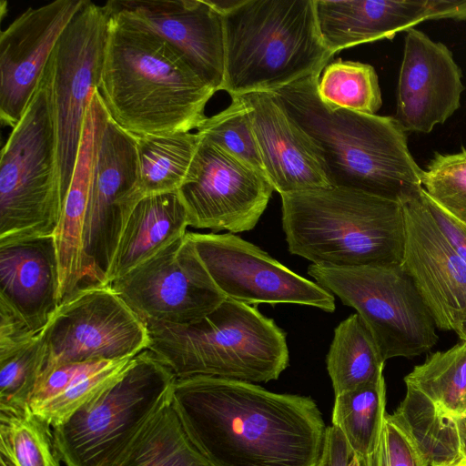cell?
Here are the masks:
<instances>
[{
	"mask_svg": "<svg viewBox=\"0 0 466 466\" xmlns=\"http://www.w3.org/2000/svg\"><path fill=\"white\" fill-rule=\"evenodd\" d=\"M172 406L210 466H318L326 433L309 396L212 376L177 379Z\"/></svg>",
	"mask_w": 466,
	"mask_h": 466,
	"instance_id": "1",
	"label": "cell"
},
{
	"mask_svg": "<svg viewBox=\"0 0 466 466\" xmlns=\"http://www.w3.org/2000/svg\"><path fill=\"white\" fill-rule=\"evenodd\" d=\"M321 73L270 93L307 137L329 184L401 202L422 189L421 169L396 117L325 103Z\"/></svg>",
	"mask_w": 466,
	"mask_h": 466,
	"instance_id": "2",
	"label": "cell"
},
{
	"mask_svg": "<svg viewBox=\"0 0 466 466\" xmlns=\"http://www.w3.org/2000/svg\"><path fill=\"white\" fill-rule=\"evenodd\" d=\"M109 13L97 89L109 117L137 137L197 129L216 91L163 38Z\"/></svg>",
	"mask_w": 466,
	"mask_h": 466,
	"instance_id": "3",
	"label": "cell"
},
{
	"mask_svg": "<svg viewBox=\"0 0 466 466\" xmlns=\"http://www.w3.org/2000/svg\"><path fill=\"white\" fill-rule=\"evenodd\" d=\"M280 197L291 254L330 268L402 263L405 221L400 201L332 186Z\"/></svg>",
	"mask_w": 466,
	"mask_h": 466,
	"instance_id": "4",
	"label": "cell"
},
{
	"mask_svg": "<svg viewBox=\"0 0 466 466\" xmlns=\"http://www.w3.org/2000/svg\"><path fill=\"white\" fill-rule=\"evenodd\" d=\"M223 14L230 96L272 92L322 73L333 56L319 35L314 0L214 1Z\"/></svg>",
	"mask_w": 466,
	"mask_h": 466,
	"instance_id": "5",
	"label": "cell"
},
{
	"mask_svg": "<svg viewBox=\"0 0 466 466\" xmlns=\"http://www.w3.org/2000/svg\"><path fill=\"white\" fill-rule=\"evenodd\" d=\"M144 321L147 350L177 379L201 375L268 382L289 366L286 332L255 306L226 299L194 323Z\"/></svg>",
	"mask_w": 466,
	"mask_h": 466,
	"instance_id": "6",
	"label": "cell"
},
{
	"mask_svg": "<svg viewBox=\"0 0 466 466\" xmlns=\"http://www.w3.org/2000/svg\"><path fill=\"white\" fill-rule=\"evenodd\" d=\"M61 210L56 137L44 71L1 151L0 244L54 237Z\"/></svg>",
	"mask_w": 466,
	"mask_h": 466,
	"instance_id": "7",
	"label": "cell"
},
{
	"mask_svg": "<svg viewBox=\"0 0 466 466\" xmlns=\"http://www.w3.org/2000/svg\"><path fill=\"white\" fill-rule=\"evenodd\" d=\"M176 375L150 350L134 357L120 378L52 429L66 466H112L139 430L172 402Z\"/></svg>",
	"mask_w": 466,
	"mask_h": 466,
	"instance_id": "8",
	"label": "cell"
},
{
	"mask_svg": "<svg viewBox=\"0 0 466 466\" xmlns=\"http://www.w3.org/2000/svg\"><path fill=\"white\" fill-rule=\"evenodd\" d=\"M308 273L357 310L384 361L420 356L437 343L435 320L401 264L356 268L311 264Z\"/></svg>",
	"mask_w": 466,
	"mask_h": 466,
	"instance_id": "9",
	"label": "cell"
},
{
	"mask_svg": "<svg viewBox=\"0 0 466 466\" xmlns=\"http://www.w3.org/2000/svg\"><path fill=\"white\" fill-rule=\"evenodd\" d=\"M109 20L106 5L84 0L45 68L56 129L62 204L75 170L86 114L101 79Z\"/></svg>",
	"mask_w": 466,
	"mask_h": 466,
	"instance_id": "10",
	"label": "cell"
},
{
	"mask_svg": "<svg viewBox=\"0 0 466 466\" xmlns=\"http://www.w3.org/2000/svg\"><path fill=\"white\" fill-rule=\"evenodd\" d=\"M40 334L45 369L131 359L148 346L145 321L110 285L102 284L80 288L63 299Z\"/></svg>",
	"mask_w": 466,
	"mask_h": 466,
	"instance_id": "11",
	"label": "cell"
},
{
	"mask_svg": "<svg viewBox=\"0 0 466 466\" xmlns=\"http://www.w3.org/2000/svg\"><path fill=\"white\" fill-rule=\"evenodd\" d=\"M142 198L137 137L119 127L105 107L96 137L84 238L86 286L107 285L122 230Z\"/></svg>",
	"mask_w": 466,
	"mask_h": 466,
	"instance_id": "12",
	"label": "cell"
},
{
	"mask_svg": "<svg viewBox=\"0 0 466 466\" xmlns=\"http://www.w3.org/2000/svg\"><path fill=\"white\" fill-rule=\"evenodd\" d=\"M110 286L143 320L175 325L200 320L227 299L187 231Z\"/></svg>",
	"mask_w": 466,
	"mask_h": 466,
	"instance_id": "13",
	"label": "cell"
},
{
	"mask_svg": "<svg viewBox=\"0 0 466 466\" xmlns=\"http://www.w3.org/2000/svg\"><path fill=\"white\" fill-rule=\"evenodd\" d=\"M187 235L227 299L250 306L300 304L334 311L333 294L235 234L187 231Z\"/></svg>",
	"mask_w": 466,
	"mask_h": 466,
	"instance_id": "14",
	"label": "cell"
},
{
	"mask_svg": "<svg viewBox=\"0 0 466 466\" xmlns=\"http://www.w3.org/2000/svg\"><path fill=\"white\" fill-rule=\"evenodd\" d=\"M200 138L189 172L177 190L188 226L232 234L253 229L274 190L271 184L246 163Z\"/></svg>",
	"mask_w": 466,
	"mask_h": 466,
	"instance_id": "15",
	"label": "cell"
},
{
	"mask_svg": "<svg viewBox=\"0 0 466 466\" xmlns=\"http://www.w3.org/2000/svg\"><path fill=\"white\" fill-rule=\"evenodd\" d=\"M400 203L405 221L401 265L412 279L437 328L454 331L466 313V263L436 224L422 189Z\"/></svg>",
	"mask_w": 466,
	"mask_h": 466,
	"instance_id": "16",
	"label": "cell"
},
{
	"mask_svg": "<svg viewBox=\"0 0 466 466\" xmlns=\"http://www.w3.org/2000/svg\"><path fill=\"white\" fill-rule=\"evenodd\" d=\"M107 8L163 38L216 92L224 79L223 14L210 0H111Z\"/></svg>",
	"mask_w": 466,
	"mask_h": 466,
	"instance_id": "17",
	"label": "cell"
},
{
	"mask_svg": "<svg viewBox=\"0 0 466 466\" xmlns=\"http://www.w3.org/2000/svg\"><path fill=\"white\" fill-rule=\"evenodd\" d=\"M84 0H56L28 8L0 35V117L22 118L64 29Z\"/></svg>",
	"mask_w": 466,
	"mask_h": 466,
	"instance_id": "18",
	"label": "cell"
},
{
	"mask_svg": "<svg viewBox=\"0 0 466 466\" xmlns=\"http://www.w3.org/2000/svg\"><path fill=\"white\" fill-rule=\"evenodd\" d=\"M465 87L451 51L410 28L404 37L397 86L396 119L407 132L427 134L461 106Z\"/></svg>",
	"mask_w": 466,
	"mask_h": 466,
	"instance_id": "19",
	"label": "cell"
},
{
	"mask_svg": "<svg viewBox=\"0 0 466 466\" xmlns=\"http://www.w3.org/2000/svg\"><path fill=\"white\" fill-rule=\"evenodd\" d=\"M59 265L53 236L0 244V310L34 336L60 304Z\"/></svg>",
	"mask_w": 466,
	"mask_h": 466,
	"instance_id": "20",
	"label": "cell"
},
{
	"mask_svg": "<svg viewBox=\"0 0 466 466\" xmlns=\"http://www.w3.org/2000/svg\"><path fill=\"white\" fill-rule=\"evenodd\" d=\"M240 96L273 189L282 195L329 187L307 137L271 94L256 92Z\"/></svg>",
	"mask_w": 466,
	"mask_h": 466,
	"instance_id": "21",
	"label": "cell"
},
{
	"mask_svg": "<svg viewBox=\"0 0 466 466\" xmlns=\"http://www.w3.org/2000/svg\"><path fill=\"white\" fill-rule=\"evenodd\" d=\"M314 5L320 37L332 56L438 19L436 0H314Z\"/></svg>",
	"mask_w": 466,
	"mask_h": 466,
	"instance_id": "22",
	"label": "cell"
},
{
	"mask_svg": "<svg viewBox=\"0 0 466 466\" xmlns=\"http://www.w3.org/2000/svg\"><path fill=\"white\" fill-rule=\"evenodd\" d=\"M105 110L96 90L86 114L78 155L54 234L59 265L60 302L86 286L84 238L90 196L96 137Z\"/></svg>",
	"mask_w": 466,
	"mask_h": 466,
	"instance_id": "23",
	"label": "cell"
},
{
	"mask_svg": "<svg viewBox=\"0 0 466 466\" xmlns=\"http://www.w3.org/2000/svg\"><path fill=\"white\" fill-rule=\"evenodd\" d=\"M187 227V213L177 191L142 198L122 230L107 285L183 237Z\"/></svg>",
	"mask_w": 466,
	"mask_h": 466,
	"instance_id": "24",
	"label": "cell"
},
{
	"mask_svg": "<svg viewBox=\"0 0 466 466\" xmlns=\"http://www.w3.org/2000/svg\"><path fill=\"white\" fill-rule=\"evenodd\" d=\"M112 466H210L187 437L172 402L139 430Z\"/></svg>",
	"mask_w": 466,
	"mask_h": 466,
	"instance_id": "25",
	"label": "cell"
},
{
	"mask_svg": "<svg viewBox=\"0 0 466 466\" xmlns=\"http://www.w3.org/2000/svg\"><path fill=\"white\" fill-rule=\"evenodd\" d=\"M383 372L372 380L335 396L331 421L348 442L352 454L366 461L375 452L386 417Z\"/></svg>",
	"mask_w": 466,
	"mask_h": 466,
	"instance_id": "26",
	"label": "cell"
},
{
	"mask_svg": "<svg viewBox=\"0 0 466 466\" xmlns=\"http://www.w3.org/2000/svg\"><path fill=\"white\" fill-rule=\"evenodd\" d=\"M200 140L198 133L191 132L137 137L138 187L142 197L177 191L189 172Z\"/></svg>",
	"mask_w": 466,
	"mask_h": 466,
	"instance_id": "27",
	"label": "cell"
},
{
	"mask_svg": "<svg viewBox=\"0 0 466 466\" xmlns=\"http://www.w3.org/2000/svg\"><path fill=\"white\" fill-rule=\"evenodd\" d=\"M407 387L425 396L442 417L466 422V342L429 355L404 377Z\"/></svg>",
	"mask_w": 466,
	"mask_h": 466,
	"instance_id": "28",
	"label": "cell"
},
{
	"mask_svg": "<svg viewBox=\"0 0 466 466\" xmlns=\"http://www.w3.org/2000/svg\"><path fill=\"white\" fill-rule=\"evenodd\" d=\"M326 365L335 396L383 372L385 361L358 313L350 315L334 329Z\"/></svg>",
	"mask_w": 466,
	"mask_h": 466,
	"instance_id": "29",
	"label": "cell"
},
{
	"mask_svg": "<svg viewBox=\"0 0 466 466\" xmlns=\"http://www.w3.org/2000/svg\"><path fill=\"white\" fill-rule=\"evenodd\" d=\"M393 413L407 426L430 466L454 458L466 449L461 424L440 415L413 388L406 386L405 397Z\"/></svg>",
	"mask_w": 466,
	"mask_h": 466,
	"instance_id": "30",
	"label": "cell"
},
{
	"mask_svg": "<svg viewBox=\"0 0 466 466\" xmlns=\"http://www.w3.org/2000/svg\"><path fill=\"white\" fill-rule=\"evenodd\" d=\"M317 89L325 103L350 111L376 115L382 105L378 75L365 63L339 59L327 65Z\"/></svg>",
	"mask_w": 466,
	"mask_h": 466,
	"instance_id": "31",
	"label": "cell"
},
{
	"mask_svg": "<svg viewBox=\"0 0 466 466\" xmlns=\"http://www.w3.org/2000/svg\"><path fill=\"white\" fill-rule=\"evenodd\" d=\"M2 466H61L53 445L52 429L31 410L0 413Z\"/></svg>",
	"mask_w": 466,
	"mask_h": 466,
	"instance_id": "32",
	"label": "cell"
},
{
	"mask_svg": "<svg viewBox=\"0 0 466 466\" xmlns=\"http://www.w3.org/2000/svg\"><path fill=\"white\" fill-rule=\"evenodd\" d=\"M46 361V350L41 334L0 353V413L19 414L31 410L30 401Z\"/></svg>",
	"mask_w": 466,
	"mask_h": 466,
	"instance_id": "33",
	"label": "cell"
},
{
	"mask_svg": "<svg viewBox=\"0 0 466 466\" xmlns=\"http://www.w3.org/2000/svg\"><path fill=\"white\" fill-rule=\"evenodd\" d=\"M132 359L96 362L65 391L31 411L51 429L66 423L76 411L114 384Z\"/></svg>",
	"mask_w": 466,
	"mask_h": 466,
	"instance_id": "34",
	"label": "cell"
},
{
	"mask_svg": "<svg viewBox=\"0 0 466 466\" xmlns=\"http://www.w3.org/2000/svg\"><path fill=\"white\" fill-rule=\"evenodd\" d=\"M230 97L228 106L206 117L197 133L266 177L246 104L240 96Z\"/></svg>",
	"mask_w": 466,
	"mask_h": 466,
	"instance_id": "35",
	"label": "cell"
},
{
	"mask_svg": "<svg viewBox=\"0 0 466 466\" xmlns=\"http://www.w3.org/2000/svg\"><path fill=\"white\" fill-rule=\"evenodd\" d=\"M422 189L435 204L466 225V150L436 153L423 169Z\"/></svg>",
	"mask_w": 466,
	"mask_h": 466,
	"instance_id": "36",
	"label": "cell"
},
{
	"mask_svg": "<svg viewBox=\"0 0 466 466\" xmlns=\"http://www.w3.org/2000/svg\"><path fill=\"white\" fill-rule=\"evenodd\" d=\"M384 429L389 466H430L414 437L398 416L386 414Z\"/></svg>",
	"mask_w": 466,
	"mask_h": 466,
	"instance_id": "37",
	"label": "cell"
},
{
	"mask_svg": "<svg viewBox=\"0 0 466 466\" xmlns=\"http://www.w3.org/2000/svg\"><path fill=\"white\" fill-rule=\"evenodd\" d=\"M423 198L441 231L457 254L466 263V225L435 204L426 196L424 191Z\"/></svg>",
	"mask_w": 466,
	"mask_h": 466,
	"instance_id": "38",
	"label": "cell"
},
{
	"mask_svg": "<svg viewBox=\"0 0 466 466\" xmlns=\"http://www.w3.org/2000/svg\"><path fill=\"white\" fill-rule=\"evenodd\" d=\"M352 455L341 431L332 425L327 427L318 466H348Z\"/></svg>",
	"mask_w": 466,
	"mask_h": 466,
	"instance_id": "39",
	"label": "cell"
},
{
	"mask_svg": "<svg viewBox=\"0 0 466 466\" xmlns=\"http://www.w3.org/2000/svg\"><path fill=\"white\" fill-rule=\"evenodd\" d=\"M361 464L362 466H389L385 429L375 452L366 461H361Z\"/></svg>",
	"mask_w": 466,
	"mask_h": 466,
	"instance_id": "40",
	"label": "cell"
},
{
	"mask_svg": "<svg viewBox=\"0 0 466 466\" xmlns=\"http://www.w3.org/2000/svg\"><path fill=\"white\" fill-rule=\"evenodd\" d=\"M431 466H466V449L454 458L434 462Z\"/></svg>",
	"mask_w": 466,
	"mask_h": 466,
	"instance_id": "41",
	"label": "cell"
},
{
	"mask_svg": "<svg viewBox=\"0 0 466 466\" xmlns=\"http://www.w3.org/2000/svg\"><path fill=\"white\" fill-rule=\"evenodd\" d=\"M461 340L466 342V313L462 316L454 330Z\"/></svg>",
	"mask_w": 466,
	"mask_h": 466,
	"instance_id": "42",
	"label": "cell"
},
{
	"mask_svg": "<svg viewBox=\"0 0 466 466\" xmlns=\"http://www.w3.org/2000/svg\"><path fill=\"white\" fill-rule=\"evenodd\" d=\"M348 466H362V464L359 457L353 454Z\"/></svg>",
	"mask_w": 466,
	"mask_h": 466,
	"instance_id": "43",
	"label": "cell"
},
{
	"mask_svg": "<svg viewBox=\"0 0 466 466\" xmlns=\"http://www.w3.org/2000/svg\"><path fill=\"white\" fill-rule=\"evenodd\" d=\"M461 433L464 438V441L466 442V422L461 424Z\"/></svg>",
	"mask_w": 466,
	"mask_h": 466,
	"instance_id": "44",
	"label": "cell"
},
{
	"mask_svg": "<svg viewBox=\"0 0 466 466\" xmlns=\"http://www.w3.org/2000/svg\"><path fill=\"white\" fill-rule=\"evenodd\" d=\"M0 466H2V465H0Z\"/></svg>",
	"mask_w": 466,
	"mask_h": 466,
	"instance_id": "45",
	"label": "cell"
}]
</instances>
